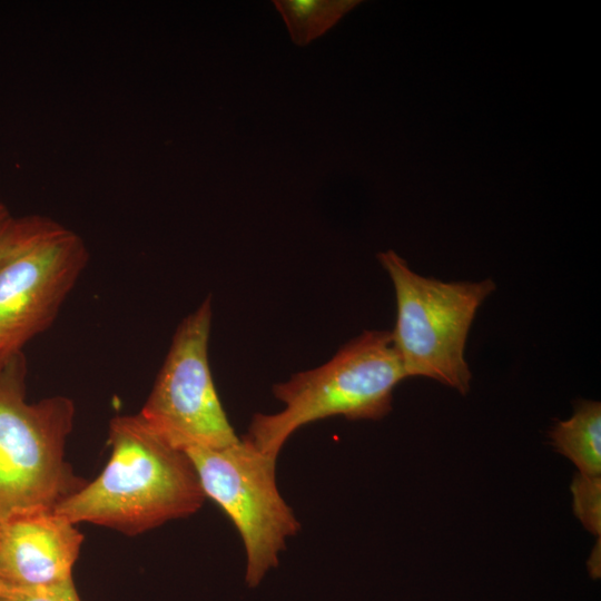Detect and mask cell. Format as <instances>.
Here are the masks:
<instances>
[{"label": "cell", "mask_w": 601, "mask_h": 601, "mask_svg": "<svg viewBox=\"0 0 601 601\" xmlns=\"http://www.w3.org/2000/svg\"><path fill=\"white\" fill-rule=\"evenodd\" d=\"M110 456L101 473L55 510L70 522L135 535L197 512L206 500L188 454L140 417L118 415L108 431Z\"/></svg>", "instance_id": "1"}, {"label": "cell", "mask_w": 601, "mask_h": 601, "mask_svg": "<svg viewBox=\"0 0 601 601\" xmlns=\"http://www.w3.org/2000/svg\"><path fill=\"white\" fill-rule=\"evenodd\" d=\"M406 377L391 332L366 331L322 366L275 384L273 394L284 408L255 414L243 437L277 457L287 439L305 424L337 415L384 417L392 410L395 386Z\"/></svg>", "instance_id": "2"}, {"label": "cell", "mask_w": 601, "mask_h": 601, "mask_svg": "<svg viewBox=\"0 0 601 601\" xmlns=\"http://www.w3.org/2000/svg\"><path fill=\"white\" fill-rule=\"evenodd\" d=\"M27 371L24 353L0 366V522L53 511L87 483L65 459L73 401L55 395L28 403Z\"/></svg>", "instance_id": "3"}, {"label": "cell", "mask_w": 601, "mask_h": 601, "mask_svg": "<svg viewBox=\"0 0 601 601\" xmlns=\"http://www.w3.org/2000/svg\"><path fill=\"white\" fill-rule=\"evenodd\" d=\"M88 262L72 229L43 215L14 217L0 258V366L52 325Z\"/></svg>", "instance_id": "4"}, {"label": "cell", "mask_w": 601, "mask_h": 601, "mask_svg": "<svg viewBox=\"0 0 601 601\" xmlns=\"http://www.w3.org/2000/svg\"><path fill=\"white\" fill-rule=\"evenodd\" d=\"M377 258L395 289L397 315L391 334L406 376L430 377L465 395L472 378L464 358L466 337L495 284L423 277L393 250Z\"/></svg>", "instance_id": "5"}, {"label": "cell", "mask_w": 601, "mask_h": 601, "mask_svg": "<svg viewBox=\"0 0 601 601\" xmlns=\"http://www.w3.org/2000/svg\"><path fill=\"white\" fill-rule=\"evenodd\" d=\"M185 452L206 497L216 502L236 526L246 552L245 582L256 588L278 565L286 540L299 530L277 487V457L260 452L245 437L220 449Z\"/></svg>", "instance_id": "6"}, {"label": "cell", "mask_w": 601, "mask_h": 601, "mask_svg": "<svg viewBox=\"0 0 601 601\" xmlns=\"http://www.w3.org/2000/svg\"><path fill=\"white\" fill-rule=\"evenodd\" d=\"M211 316L208 296L180 322L138 413L155 433L183 451L220 449L239 440L220 403L209 367Z\"/></svg>", "instance_id": "7"}, {"label": "cell", "mask_w": 601, "mask_h": 601, "mask_svg": "<svg viewBox=\"0 0 601 601\" xmlns=\"http://www.w3.org/2000/svg\"><path fill=\"white\" fill-rule=\"evenodd\" d=\"M82 540L76 524L53 511L0 522V582L37 587L72 578Z\"/></svg>", "instance_id": "8"}, {"label": "cell", "mask_w": 601, "mask_h": 601, "mask_svg": "<svg viewBox=\"0 0 601 601\" xmlns=\"http://www.w3.org/2000/svg\"><path fill=\"white\" fill-rule=\"evenodd\" d=\"M549 437L554 450L570 460L579 473L601 475L600 402L577 401L573 415L554 424Z\"/></svg>", "instance_id": "9"}, {"label": "cell", "mask_w": 601, "mask_h": 601, "mask_svg": "<svg viewBox=\"0 0 601 601\" xmlns=\"http://www.w3.org/2000/svg\"><path fill=\"white\" fill-rule=\"evenodd\" d=\"M292 41L306 46L324 35L359 1L354 0H274Z\"/></svg>", "instance_id": "10"}, {"label": "cell", "mask_w": 601, "mask_h": 601, "mask_svg": "<svg viewBox=\"0 0 601 601\" xmlns=\"http://www.w3.org/2000/svg\"><path fill=\"white\" fill-rule=\"evenodd\" d=\"M573 510L581 524L593 535H601V475L577 473L571 484Z\"/></svg>", "instance_id": "11"}, {"label": "cell", "mask_w": 601, "mask_h": 601, "mask_svg": "<svg viewBox=\"0 0 601 601\" xmlns=\"http://www.w3.org/2000/svg\"><path fill=\"white\" fill-rule=\"evenodd\" d=\"M0 601H80L72 578L47 585L22 587L0 582Z\"/></svg>", "instance_id": "12"}, {"label": "cell", "mask_w": 601, "mask_h": 601, "mask_svg": "<svg viewBox=\"0 0 601 601\" xmlns=\"http://www.w3.org/2000/svg\"><path fill=\"white\" fill-rule=\"evenodd\" d=\"M14 217L9 208L0 201V258L7 248Z\"/></svg>", "instance_id": "13"}, {"label": "cell", "mask_w": 601, "mask_h": 601, "mask_svg": "<svg viewBox=\"0 0 601 601\" xmlns=\"http://www.w3.org/2000/svg\"><path fill=\"white\" fill-rule=\"evenodd\" d=\"M601 549H600V538L595 543L589 559L587 562L588 572L592 579H600L601 577Z\"/></svg>", "instance_id": "14"}]
</instances>
